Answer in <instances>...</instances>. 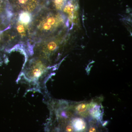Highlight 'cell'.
Segmentation results:
<instances>
[{
  "mask_svg": "<svg viewBox=\"0 0 132 132\" xmlns=\"http://www.w3.org/2000/svg\"><path fill=\"white\" fill-rule=\"evenodd\" d=\"M88 106L87 104H80L76 108V110L79 113H82L85 112L87 109Z\"/></svg>",
  "mask_w": 132,
  "mask_h": 132,
  "instance_id": "cell-7",
  "label": "cell"
},
{
  "mask_svg": "<svg viewBox=\"0 0 132 132\" xmlns=\"http://www.w3.org/2000/svg\"><path fill=\"white\" fill-rule=\"evenodd\" d=\"M92 115L95 118H97V117H98L99 115H100L99 111L97 109H94L93 111H92Z\"/></svg>",
  "mask_w": 132,
  "mask_h": 132,
  "instance_id": "cell-8",
  "label": "cell"
},
{
  "mask_svg": "<svg viewBox=\"0 0 132 132\" xmlns=\"http://www.w3.org/2000/svg\"><path fill=\"white\" fill-rule=\"evenodd\" d=\"M12 12L10 9L8 0H0V19L11 16Z\"/></svg>",
  "mask_w": 132,
  "mask_h": 132,
  "instance_id": "cell-5",
  "label": "cell"
},
{
  "mask_svg": "<svg viewBox=\"0 0 132 132\" xmlns=\"http://www.w3.org/2000/svg\"><path fill=\"white\" fill-rule=\"evenodd\" d=\"M33 15L27 12L13 13L10 19V26L12 33L19 43L32 42L31 40Z\"/></svg>",
  "mask_w": 132,
  "mask_h": 132,
  "instance_id": "cell-2",
  "label": "cell"
},
{
  "mask_svg": "<svg viewBox=\"0 0 132 132\" xmlns=\"http://www.w3.org/2000/svg\"><path fill=\"white\" fill-rule=\"evenodd\" d=\"M71 0H45V6H52L57 10H61Z\"/></svg>",
  "mask_w": 132,
  "mask_h": 132,
  "instance_id": "cell-4",
  "label": "cell"
},
{
  "mask_svg": "<svg viewBox=\"0 0 132 132\" xmlns=\"http://www.w3.org/2000/svg\"><path fill=\"white\" fill-rule=\"evenodd\" d=\"M72 124L75 128L78 131H82L86 127V124L85 121L80 118L75 119L73 120Z\"/></svg>",
  "mask_w": 132,
  "mask_h": 132,
  "instance_id": "cell-6",
  "label": "cell"
},
{
  "mask_svg": "<svg viewBox=\"0 0 132 132\" xmlns=\"http://www.w3.org/2000/svg\"><path fill=\"white\" fill-rule=\"evenodd\" d=\"M45 0H8L10 10L13 13L27 12L34 15L45 6Z\"/></svg>",
  "mask_w": 132,
  "mask_h": 132,
  "instance_id": "cell-3",
  "label": "cell"
},
{
  "mask_svg": "<svg viewBox=\"0 0 132 132\" xmlns=\"http://www.w3.org/2000/svg\"><path fill=\"white\" fill-rule=\"evenodd\" d=\"M66 131L68 132L72 131H73V127L72 126H68L66 127Z\"/></svg>",
  "mask_w": 132,
  "mask_h": 132,
  "instance_id": "cell-9",
  "label": "cell"
},
{
  "mask_svg": "<svg viewBox=\"0 0 132 132\" xmlns=\"http://www.w3.org/2000/svg\"><path fill=\"white\" fill-rule=\"evenodd\" d=\"M61 15L56 13L44 6L33 15L31 40L34 45L48 38L61 27L64 23Z\"/></svg>",
  "mask_w": 132,
  "mask_h": 132,
  "instance_id": "cell-1",
  "label": "cell"
},
{
  "mask_svg": "<svg viewBox=\"0 0 132 132\" xmlns=\"http://www.w3.org/2000/svg\"><path fill=\"white\" fill-rule=\"evenodd\" d=\"M96 131L95 128L94 127H92V128H90L89 131L90 132H95Z\"/></svg>",
  "mask_w": 132,
  "mask_h": 132,
  "instance_id": "cell-10",
  "label": "cell"
}]
</instances>
